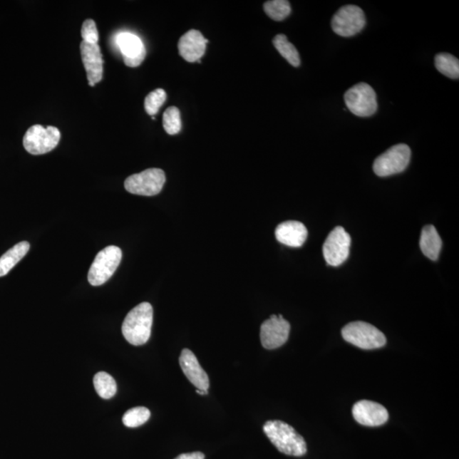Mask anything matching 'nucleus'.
<instances>
[{
	"mask_svg": "<svg viewBox=\"0 0 459 459\" xmlns=\"http://www.w3.org/2000/svg\"><path fill=\"white\" fill-rule=\"evenodd\" d=\"M411 149L406 144L393 145L373 163V171L379 177L401 173L409 165Z\"/></svg>",
	"mask_w": 459,
	"mask_h": 459,
	"instance_id": "nucleus-5",
	"label": "nucleus"
},
{
	"mask_svg": "<svg viewBox=\"0 0 459 459\" xmlns=\"http://www.w3.org/2000/svg\"><path fill=\"white\" fill-rule=\"evenodd\" d=\"M263 430L278 451L286 455L301 457L307 453L306 440L288 423L280 421H267Z\"/></svg>",
	"mask_w": 459,
	"mask_h": 459,
	"instance_id": "nucleus-1",
	"label": "nucleus"
},
{
	"mask_svg": "<svg viewBox=\"0 0 459 459\" xmlns=\"http://www.w3.org/2000/svg\"><path fill=\"white\" fill-rule=\"evenodd\" d=\"M264 11L271 19L281 21L291 14V6L287 0H272L264 4Z\"/></svg>",
	"mask_w": 459,
	"mask_h": 459,
	"instance_id": "nucleus-23",
	"label": "nucleus"
},
{
	"mask_svg": "<svg viewBox=\"0 0 459 459\" xmlns=\"http://www.w3.org/2000/svg\"><path fill=\"white\" fill-rule=\"evenodd\" d=\"M205 454L200 452L180 454L175 459H205Z\"/></svg>",
	"mask_w": 459,
	"mask_h": 459,
	"instance_id": "nucleus-28",
	"label": "nucleus"
},
{
	"mask_svg": "<svg viewBox=\"0 0 459 459\" xmlns=\"http://www.w3.org/2000/svg\"><path fill=\"white\" fill-rule=\"evenodd\" d=\"M30 244L28 242H21L0 258V277L6 276L29 253Z\"/></svg>",
	"mask_w": 459,
	"mask_h": 459,
	"instance_id": "nucleus-19",
	"label": "nucleus"
},
{
	"mask_svg": "<svg viewBox=\"0 0 459 459\" xmlns=\"http://www.w3.org/2000/svg\"><path fill=\"white\" fill-rule=\"evenodd\" d=\"M166 98V92L162 89H157L150 93L145 100V111L153 117L160 111V108L165 103Z\"/></svg>",
	"mask_w": 459,
	"mask_h": 459,
	"instance_id": "nucleus-26",
	"label": "nucleus"
},
{
	"mask_svg": "<svg viewBox=\"0 0 459 459\" xmlns=\"http://www.w3.org/2000/svg\"><path fill=\"white\" fill-rule=\"evenodd\" d=\"M366 25L364 12L359 6L348 4L336 12L331 21L334 32L341 37H352L359 33Z\"/></svg>",
	"mask_w": 459,
	"mask_h": 459,
	"instance_id": "nucleus-9",
	"label": "nucleus"
},
{
	"mask_svg": "<svg viewBox=\"0 0 459 459\" xmlns=\"http://www.w3.org/2000/svg\"><path fill=\"white\" fill-rule=\"evenodd\" d=\"M180 365L188 381L197 390L207 391L210 388V378L194 353L189 349H184L180 356Z\"/></svg>",
	"mask_w": 459,
	"mask_h": 459,
	"instance_id": "nucleus-15",
	"label": "nucleus"
},
{
	"mask_svg": "<svg viewBox=\"0 0 459 459\" xmlns=\"http://www.w3.org/2000/svg\"><path fill=\"white\" fill-rule=\"evenodd\" d=\"M351 238L342 227H335L330 232L324 245L326 262L332 267L341 266L350 253Z\"/></svg>",
	"mask_w": 459,
	"mask_h": 459,
	"instance_id": "nucleus-10",
	"label": "nucleus"
},
{
	"mask_svg": "<svg viewBox=\"0 0 459 459\" xmlns=\"http://www.w3.org/2000/svg\"><path fill=\"white\" fill-rule=\"evenodd\" d=\"M443 247V241L435 227L428 225L423 228L421 237V249L423 254L431 260H437Z\"/></svg>",
	"mask_w": 459,
	"mask_h": 459,
	"instance_id": "nucleus-18",
	"label": "nucleus"
},
{
	"mask_svg": "<svg viewBox=\"0 0 459 459\" xmlns=\"http://www.w3.org/2000/svg\"><path fill=\"white\" fill-rule=\"evenodd\" d=\"M277 240L281 244L299 248L306 242L308 232L304 225L294 220L282 222L276 229Z\"/></svg>",
	"mask_w": 459,
	"mask_h": 459,
	"instance_id": "nucleus-17",
	"label": "nucleus"
},
{
	"mask_svg": "<svg viewBox=\"0 0 459 459\" xmlns=\"http://www.w3.org/2000/svg\"><path fill=\"white\" fill-rule=\"evenodd\" d=\"M209 41L197 30H190L180 38L178 48L180 55L188 63H196L205 54Z\"/></svg>",
	"mask_w": 459,
	"mask_h": 459,
	"instance_id": "nucleus-16",
	"label": "nucleus"
},
{
	"mask_svg": "<svg viewBox=\"0 0 459 459\" xmlns=\"http://www.w3.org/2000/svg\"><path fill=\"white\" fill-rule=\"evenodd\" d=\"M435 65L436 69L445 77L458 79L459 61L455 56L448 53H440L435 57Z\"/></svg>",
	"mask_w": 459,
	"mask_h": 459,
	"instance_id": "nucleus-21",
	"label": "nucleus"
},
{
	"mask_svg": "<svg viewBox=\"0 0 459 459\" xmlns=\"http://www.w3.org/2000/svg\"><path fill=\"white\" fill-rule=\"evenodd\" d=\"M352 414L357 423L368 427L383 426L389 419V413L383 406L367 400L357 401L353 406Z\"/></svg>",
	"mask_w": 459,
	"mask_h": 459,
	"instance_id": "nucleus-12",
	"label": "nucleus"
},
{
	"mask_svg": "<svg viewBox=\"0 0 459 459\" xmlns=\"http://www.w3.org/2000/svg\"><path fill=\"white\" fill-rule=\"evenodd\" d=\"M272 42L277 51L280 53L284 58L289 61V64L295 68L299 67L300 57L297 48L294 47L293 43L289 42L286 35H277Z\"/></svg>",
	"mask_w": 459,
	"mask_h": 459,
	"instance_id": "nucleus-20",
	"label": "nucleus"
},
{
	"mask_svg": "<svg viewBox=\"0 0 459 459\" xmlns=\"http://www.w3.org/2000/svg\"><path fill=\"white\" fill-rule=\"evenodd\" d=\"M197 394H200V395L202 396V395H207V393H209V392L205 391H202V390H197Z\"/></svg>",
	"mask_w": 459,
	"mask_h": 459,
	"instance_id": "nucleus-29",
	"label": "nucleus"
},
{
	"mask_svg": "<svg viewBox=\"0 0 459 459\" xmlns=\"http://www.w3.org/2000/svg\"><path fill=\"white\" fill-rule=\"evenodd\" d=\"M153 309L151 304L143 302L128 313L122 326L126 341L133 346H143L151 337Z\"/></svg>",
	"mask_w": 459,
	"mask_h": 459,
	"instance_id": "nucleus-2",
	"label": "nucleus"
},
{
	"mask_svg": "<svg viewBox=\"0 0 459 459\" xmlns=\"http://www.w3.org/2000/svg\"><path fill=\"white\" fill-rule=\"evenodd\" d=\"M81 53L89 85L91 87L95 86L96 83L100 82L103 77L104 61L100 48L98 43L93 45V43L82 41Z\"/></svg>",
	"mask_w": 459,
	"mask_h": 459,
	"instance_id": "nucleus-13",
	"label": "nucleus"
},
{
	"mask_svg": "<svg viewBox=\"0 0 459 459\" xmlns=\"http://www.w3.org/2000/svg\"><path fill=\"white\" fill-rule=\"evenodd\" d=\"M83 41L97 45L99 42V33L94 20L88 19L83 24L81 29Z\"/></svg>",
	"mask_w": 459,
	"mask_h": 459,
	"instance_id": "nucleus-27",
	"label": "nucleus"
},
{
	"mask_svg": "<svg viewBox=\"0 0 459 459\" xmlns=\"http://www.w3.org/2000/svg\"><path fill=\"white\" fill-rule=\"evenodd\" d=\"M163 125L167 134H178L182 127L180 110L175 107L167 108L163 113Z\"/></svg>",
	"mask_w": 459,
	"mask_h": 459,
	"instance_id": "nucleus-25",
	"label": "nucleus"
},
{
	"mask_svg": "<svg viewBox=\"0 0 459 459\" xmlns=\"http://www.w3.org/2000/svg\"><path fill=\"white\" fill-rule=\"evenodd\" d=\"M122 259V250L117 246H108L101 250L92 263L88 280L92 286L107 282L116 272Z\"/></svg>",
	"mask_w": 459,
	"mask_h": 459,
	"instance_id": "nucleus-4",
	"label": "nucleus"
},
{
	"mask_svg": "<svg viewBox=\"0 0 459 459\" xmlns=\"http://www.w3.org/2000/svg\"><path fill=\"white\" fill-rule=\"evenodd\" d=\"M344 98L347 108L356 116L370 117L377 112L376 93L368 83H357L346 92Z\"/></svg>",
	"mask_w": 459,
	"mask_h": 459,
	"instance_id": "nucleus-6",
	"label": "nucleus"
},
{
	"mask_svg": "<svg viewBox=\"0 0 459 459\" xmlns=\"http://www.w3.org/2000/svg\"><path fill=\"white\" fill-rule=\"evenodd\" d=\"M165 180V171L153 167L130 175L125 180V187L135 195L152 197L162 191Z\"/></svg>",
	"mask_w": 459,
	"mask_h": 459,
	"instance_id": "nucleus-8",
	"label": "nucleus"
},
{
	"mask_svg": "<svg viewBox=\"0 0 459 459\" xmlns=\"http://www.w3.org/2000/svg\"><path fill=\"white\" fill-rule=\"evenodd\" d=\"M289 332V322L282 315H272L260 328V341L264 348L274 350L288 341Z\"/></svg>",
	"mask_w": 459,
	"mask_h": 459,
	"instance_id": "nucleus-11",
	"label": "nucleus"
},
{
	"mask_svg": "<svg viewBox=\"0 0 459 459\" xmlns=\"http://www.w3.org/2000/svg\"><path fill=\"white\" fill-rule=\"evenodd\" d=\"M117 41L127 67L138 68L143 63L147 51L139 37L133 33H122Z\"/></svg>",
	"mask_w": 459,
	"mask_h": 459,
	"instance_id": "nucleus-14",
	"label": "nucleus"
},
{
	"mask_svg": "<svg viewBox=\"0 0 459 459\" xmlns=\"http://www.w3.org/2000/svg\"><path fill=\"white\" fill-rule=\"evenodd\" d=\"M344 341L363 350H373L386 346V337L376 326L364 321H353L342 329Z\"/></svg>",
	"mask_w": 459,
	"mask_h": 459,
	"instance_id": "nucleus-3",
	"label": "nucleus"
},
{
	"mask_svg": "<svg viewBox=\"0 0 459 459\" xmlns=\"http://www.w3.org/2000/svg\"><path fill=\"white\" fill-rule=\"evenodd\" d=\"M94 386L97 394L101 398L111 399L117 393V383L115 379L105 372H99L95 375Z\"/></svg>",
	"mask_w": 459,
	"mask_h": 459,
	"instance_id": "nucleus-22",
	"label": "nucleus"
},
{
	"mask_svg": "<svg viewBox=\"0 0 459 459\" xmlns=\"http://www.w3.org/2000/svg\"><path fill=\"white\" fill-rule=\"evenodd\" d=\"M60 130L54 126L36 125L30 127L24 138L26 151L33 155H42L52 151L59 144Z\"/></svg>",
	"mask_w": 459,
	"mask_h": 459,
	"instance_id": "nucleus-7",
	"label": "nucleus"
},
{
	"mask_svg": "<svg viewBox=\"0 0 459 459\" xmlns=\"http://www.w3.org/2000/svg\"><path fill=\"white\" fill-rule=\"evenodd\" d=\"M151 417V412L145 407H136L128 410L123 415V423L126 427L136 428L144 425Z\"/></svg>",
	"mask_w": 459,
	"mask_h": 459,
	"instance_id": "nucleus-24",
	"label": "nucleus"
}]
</instances>
